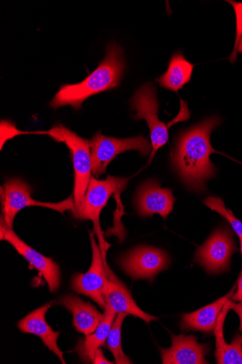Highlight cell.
<instances>
[{"label":"cell","mask_w":242,"mask_h":364,"mask_svg":"<svg viewBox=\"0 0 242 364\" xmlns=\"http://www.w3.org/2000/svg\"><path fill=\"white\" fill-rule=\"evenodd\" d=\"M240 242H241V255H242V237L240 238Z\"/></svg>","instance_id":"28"},{"label":"cell","mask_w":242,"mask_h":364,"mask_svg":"<svg viewBox=\"0 0 242 364\" xmlns=\"http://www.w3.org/2000/svg\"><path fill=\"white\" fill-rule=\"evenodd\" d=\"M90 148L92 175L95 178L106 173L108 165L119 154L133 150L148 156L153 151L148 139L143 136L122 139L102 136L100 131L90 141Z\"/></svg>","instance_id":"5"},{"label":"cell","mask_w":242,"mask_h":364,"mask_svg":"<svg viewBox=\"0 0 242 364\" xmlns=\"http://www.w3.org/2000/svg\"><path fill=\"white\" fill-rule=\"evenodd\" d=\"M31 187L21 179H9L1 188V201L3 204V218L6 224L13 228L17 214L27 207H41L56 210L64 214L67 210H75L72 196L58 203H41L33 200L31 197Z\"/></svg>","instance_id":"6"},{"label":"cell","mask_w":242,"mask_h":364,"mask_svg":"<svg viewBox=\"0 0 242 364\" xmlns=\"http://www.w3.org/2000/svg\"><path fill=\"white\" fill-rule=\"evenodd\" d=\"M172 346L160 350L163 364H206L209 346L199 344L194 336L172 335Z\"/></svg>","instance_id":"13"},{"label":"cell","mask_w":242,"mask_h":364,"mask_svg":"<svg viewBox=\"0 0 242 364\" xmlns=\"http://www.w3.org/2000/svg\"><path fill=\"white\" fill-rule=\"evenodd\" d=\"M175 200L171 189L163 188L158 181L150 180L138 189L134 205L138 215L142 218L158 214L165 220L174 210Z\"/></svg>","instance_id":"12"},{"label":"cell","mask_w":242,"mask_h":364,"mask_svg":"<svg viewBox=\"0 0 242 364\" xmlns=\"http://www.w3.org/2000/svg\"><path fill=\"white\" fill-rule=\"evenodd\" d=\"M221 122L219 117L207 118L182 132L178 138L171 161L185 185L191 191H205L207 181L216 176V168L210 156L218 152L211 144V136Z\"/></svg>","instance_id":"1"},{"label":"cell","mask_w":242,"mask_h":364,"mask_svg":"<svg viewBox=\"0 0 242 364\" xmlns=\"http://www.w3.org/2000/svg\"><path fill=\"white\" fill-rule=\"evenodd\" d=\"M52 306L51 303L46 304L40 309L33 311L25 318L21 320L18 326L23 333L35 335L40 337L45 346L54 353L65 364L63 353L57 346V340L60 333L55 332L45 319L48 311Z\"/></svg>","instance_id":"15"},{"label":"cell","mask_w":242,"mask_h":364,"mask_svg":"<svg viewBox=\"0 0 242 364\" xmlns=\"http://www.w3.org/2000/svg\"><path fill=\"white\" fill-rule=\"evenodd\" d=\"M234 251L235 245L230 231L218 229L197 249L195 260L207 272L218 274L229 269Z\"/></svg>","instance_id":"10"},{"label":"cell","mask_w":242,"mask_h":364,"mask_svg":"<svg viewBox=\"0 0 242 364\" xmlns=\"http://www.w3.org/2000/svg\"><path fill=\"white\" fill-rule=\"evenodd\" d=\"M128 179L109 176L105 181L92 177L82 207L74 213L75 218L90 220L94 223V231L99 239V247L104 261L106 259V242L104 241L99 225V215L107 205L110 197L120 194L127 186Z\"/></svg>","instance_id":"4"},{"label":"cell","mask_w":242,"mask_h":364,"mask_svg":"<svg viewBox=\"0 0 242 364\" xmlns=\"http://www.w3.org/2000/svg\"><path fill=\"white\" fill-rule=\"evenodd\" d=\"M0 240L10 243L34 269L38 270L47 282L50 292L57 291L60 284V271L53 259L47 257L33 250L21 240L1 216L0 221Z\"/></svg>","instance_id":"11"},{"label":"cell","mask_w":242,"mask_h":364,"mask_svg":"<svg viewBox=\"0 0 242 364\" xmlns=\"http://www.w3.org/2000/svg\"><path fill=\"white\" fill-rule=\"evenodd\" d=\"M57 304L72 314L74 326L77 332L85 336L94 332L103 317L90 303L83 301L75 294L60 297Z\"/></svg>","instance_id":"16"},{"label":"cell","mask_w":242,"mask_h":364,"mask_svg":"<svg viewBox=\"0 0 242 364\" xmlns=\"http://www.w3.org/2000/svg\"><path fill=\"white\" fill-rule=\"evenodd\" d=\"M169 264V257L164 251L147 246L135 248L123 256L120 261L122 269L133 280L147 279L150 282L166 269Z\"/></svg>","instance_id":"8"},{"label":"cell","mask_w":242,"mask_h":364,"mask_svg":"<svg viewBox=\"0 0 242 364\" xmlns=\"http://www.w3.org/2000/svg\"><path fill=\"white\" fill-rule=\"evenodd\" d=\"M1 149L4 145L9 141L16 136L23 134H42V131L40 132H25L19 130L16 128V125L10 121H1Z\"/></svg>","instance_id":"24"},{"label":"cell","mask_w":242,"mask_h":364,"mask_svg":"<svg viewBox=\"0 0 242 364\" xmlns=\"http://www.w3.org/2000/svg\"><path fill=\"white\" fill-rule=\"evenodd\" d=\"M229 307L230 309L234 311L240 318V331L242 333V302L233 303V301L229 300Z\"/></svg>","instance_id":"25"},{"label":"cell","mask_w":242,"mask_h":364,"mask_svg":"<svg viewBox=\"0 0 242 364\" xmlns=\"http://www.w3.org/2000/svg\"><path fill=\"white\" fill-rule=\"evenodd\" d=\"M233 8L236 16V39L234 48L229 60L231 63H234L237 58L238 47L240 42L242 41V3L234 1H227Z\"/></svg>","instance_id":"23"},{"label":"cell","mask_w":242,"mask_h":364,"mask_svg":"<svg viewBox=\"0 0 242 364\" xmlns=\"http://www.w3.org/2000/svg\"><path fill=\"white\" fill-rule=\"evenodd\" d=\"M131 109L136 112L133 119H144L150 131L153 159L158 150L168 141V127L158 118L159 103L157 90L151 83L143 85L135 92L131 101Z\"/></svg>","instance_id":"7"},{"label":"cell","mask_w":242,"mask_h":364,"mask_svg":"<svg viewBox=\"0 0 242 364\" xmlns=\"http://www.w3.org/2000/svg\"><path fill=\"white\" fill-rule=\"evenodd\" d=\"M55 141L65 144L71 152L75 168V205L76 213L82 205L92 175L90 141L66 128L62 124L53 127L48 131H42Z\"/></svg>","instance_id":"3"},{"label":"cell","mask_w":242,"mask_h":364,"mask_svg":"<svg viewBox=\"0 0 242 364\" xmlns=\"http://www.w3.org/2000/svg\"><path fill=\"white\" fill-rule=\"evenodd\" d=\"M122 48L115 43L109 44L105 58L84 81L60 87L52 102L53 109L72 106L79 110L88 97L117 87L123 77L126 63Z\"/></svg>","instance_id":"2"},{"label":"cell","mask_w":242,"mask_h":364,"mask_svg":"<svg viewBox=\"0 0 242 364\" xmlns=\"http://www.w3.org/2000/svg\"><path fill=\"white\" fill-rule=\"evenodd\" d=\"M194 65L177 52L172 55L166 73L158 79L161 87L178 92L190 82Z\"/></svg>","instance_id":"19"},{"label":"cell","mask_w":242,"mask_h":364,"mask_svg":"<svg viewBox=\"0 0 242 364\" xmlns=\"http://www.w3.org/2000/svg\"><path fill=\"white\" fill-rule=\"evenodd\" d=\"M117 314L111 308L106 306L105 313L94 332L79 341L75 351L84 363H93L97 350L105 345L107 341Z\"/></svg>","instance_id":"18"},{"label":"cell","mask_w":242,"mask_h":364,"mask_svg":"<svg viewBox=\"0 0 242 364\" xmlns=\"http://www.w3.org/2000/svg\"><path fill=\"white\" fill-rule=\"evenodd\" d=\"M219 364H242V336L237 335L231 344H226L215 354Z\"/></svg>","instance_id":"21"},{"label":"cell","mask_w":242,"mask_h":364,"mask_svg":"<svg viewBox=\"0 0 242 364\" xmlns=\"http://www.w3.org/2000/svg\"><path fill=\"white\" fill-rule=\"evenodd\" d=\"M235 287L226 295L215 303L203 307L193 313L185 314L181 321V328L185 331H200L204 333H211L216 327L218 318L226 304L231 300Z\"/></svg>","instance_id":"17"},{"label":"cell","mask_w":242,"mask_h":364,"mask_svg":"<svg viewBox=\"0 0 242 364\" xmlns=\"http://www.w3.org/2000/svg\"><path fill=\"white\" fill-rule=\"evenodd\" d=\"M127 313H119L116 317L110 333L107 338V346L114 355L117 364L132 363L131 360L123 353L121 343V328Z\"/></svg>","instance_id":"20"},{"label":"cell","mask_w":242,"mask_h":364,"mask_svg":"<svg viewBox=\"0 0 242 364\" xmlns=\"http://www.w3.org/2000/svg\"><path fill=\"white\" fill-rule=\"evenodd\" d=\"M94 364H112L113 362L109 360L105 355H104V353L102 350L100 348H98L95 353L94 358L93 360V363Z\"/></svg>","instance_id":"26"},{"label":"cell","mask_w":242,"mask_h":364,"mask_svg":"<svg viewBox=\"0 0 242 364\" xmlns=\"http://www.w3.org/2000/svg\"><path fill=\"white\" fill-rule=\"evenodd\" d=\"M203 203L207 208L224 217L231 224L233 230L239 238L242 237V223L230 210L226 209L221 198L214 196L207 197Z\"/></svg>","instance_id":"22"},{"label":"cell","mask_w":242,"mask_h":364,"mask_svg":"<svg viewBox=\"0 0 242 364\" xmlns=\"http://www.w3.org/2000/svg\"><path fill=\"white\" fill-rule=\"evenodd\" d=\"M231 300L236 302H242V275L238 281L237 291L233 294Z\"/></svg>","instance_id":"27"},{"label":"cell","mask_w":242,"mask_h":364,"mask_svg":"<svg viewBox=\"0 0 242 364\" xmlns=\"http://www.w3.org/2000/svg\"><path fill=\"white\" fill-rule=\"evenodd\" d=\"M92 247V261L86 274H79L72 279V289L77 293L90 297L102 309L107 304L104 296L107 282V263L102 258L99 245L95 241L93 234L90 235Z\"/></svg>","instance_id":"9"},{"label":"cell","mask_w":242,"mask_h":364,"mask_svg":"<svg viewBox=\"0 0 242 364\" xmlns=\"http://www.w3.org/2000/svg\"><path fill=\"white\" fill-rule=\"evenodd\" d=\"M107 282L104 296L108 306L117 314L127 313L140 318L147 323L158 320V318L144 312L139 308L125 285L116 277L109 266L106 267Z\"/></svg>","instance_id":"14"}]
</instances>
